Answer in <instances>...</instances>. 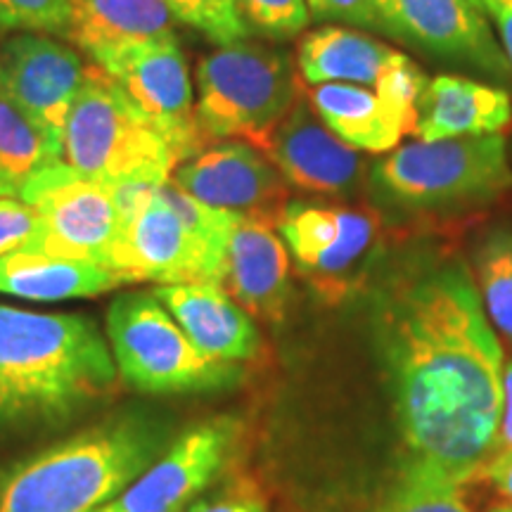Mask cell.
<instances>
[{"instance_id":"6da1fadb","label":"cell","mask_w":512,"mask_h":512,"mask_svg":"<svg viewBox=\"0 0 512 512\" xmlns=\"http://www.w3.org/2000/svg\"><path fill=\"white\" fill-rule=\"evenodd\" d=\"M373 325L401 475L467 484L494 456L505 363L470 271L451 256H415L377 290Z\"/></svg>"},{"instance_id":"7a4b0ae2","label":"cell","mask_w":512,"mask_h":512,"mask_svg":"<svg viewBox=\"0 0 512 512\" xmlns=\"http://www.w3.org/2000/svg\"><path fill=\"white\" fill-rule=\"evenodd\" d=\"M117 380L110 347L86 316L0 304V418L62 415Z\"/></svg>"},{"instance_id":"3957f363","label":"cell","mask_w":512,"mask_h":512,"mask_svg":"<svg viewBox=\"0 0 512 512\" xmlns=\"http://www.w3.org/2000/svg\"><path fill=\"white\" fill-rule=\"evenodd\" d=\"M166 427L147 415L105 422L0 475V512H98L162 451Z\"/></svg>"},{"instance_id":"277c9868","label":"cell","mask_w":512,"mask_h":512,"mask_svg":"<svg viewBox=\"0 0 512 512\" xmlns=\"http://www.w3.org/2000/svg\"><path fill=\"white\" fill-rule=\"evenodd\" d=\"M368 185L384 207L411 214L494 202L512 188L508 140L494 133L399 145L370 164Z\"/></svg>"},{"instance_id":"5b68a950","label":"cell","mask_w":512,"mask_h":512,"mask_svg":"<svg viewBox=\"0 0 512 512\" xmlns=\"http://www.w3.org/2000/svg\"><path fill=\"white\" fill-rule=\"evenodd\" d=\"M197 124L207 145L245 140L259 150L302 93L285 50L240 41L197 64Z\"/></svg>"},{"instance_id":"8992f818","label":"cell","mask_w":512,"mask_h":512,"mask_svg":"<svg viewBox=\"0 0 512 512\" xmlns=\"http://www.w3.org/2000/svg\"><path fill=\"white\" fill-rule=\"evenodd\" d=\"M62 162L81 176L114 185L126 178L171 181L176 162L124 88L98 64H88L69 110Z\"/></svg>"},{"instance_id":"52a82bcc","label":"cell","mask_w":512,"mask_h":512,"mask_svg":"<svg viewBox=\"0 0 512 512\" xmlns=\"http://www.w3.org/2000/svg\"><path fill=\"white\" fill-rule=\"evenodd\" d=\"M114 363L140 392H202L226 387L240 377L235 363L204 356L155 292H131L114 299L107 311Z\"/></svg>"},{"instance_id":"ba28073f","label":"cell","mask_w":512,"mask_h":512,"mask_svg":"<svg viewBox=\"0 0 512 512\" xmlns=\"http://www.w3.org/2000/svg\"><path fill=\"white\" fill-rule=\"evenodd\" d=\"M19 197L38 214V228L24 249L112 271L121 226L105 183L81 176L62 159H53L24 181Z\"/></svg>"},{"instance_id":"9c48e42d","label":"cell","mask_w":512,"mask_h":512,"mask_svg":"<svg viewBox=\"0 0 512 512\" xmlns=\"http://www.w3.org/2000/svg\"><path fill=\"white\" fill-rule=\"evenodd\" d=\"M223 252L226 247L188 228L157 190L121 226L112 271L126 283L221 285Z\"/></svg>"},{"instance_id":"30bf717a","label":"cell","mask_w":512,"mask_h":512,"mask_svg":"<svg viewBox=\"0 0 512 512\" xmlns=\"http://www.w3.org/2000/svg\"><path fill=\"white\" fill-rule=\"evenodd\" d=\"M275 228L299 273L320 294H344L377 242L375 216L339 204L287 202Z\"/></svg>"},{"instance_id":"8fae6325","label":"cell","mask_w":512,"mask_h":512,"mask_svg":"<svg viewBox=\"0 0 512 512\" xmlns=\"http://www.w3.org/2000/svg\"><path fill=\"white\" fill-rule=\"evenodd\" d=\"M377 15L380 31L422 53L510 79L482 0H377Z\"/></svg>"},{"instance_id":"7c38bea8","label":"cell","mask_w":512,"mask_h":512,"mask_svg":"<svg viewBox=\"0 0 512 512\" xmlns=\"http://www.w3.org/2000/svg\"><path fill=\"white\" fill-rule=\"evenodd\" d=\"M107 74L162 136L176 166L209 147L197 124L195 91L176 36L133 50Z\"/></svg>"},{"instance_id":"4fadbf2b","label":"cell","mask_w":512,"mask_h":512,"mask_svg":"<svg viewBox=\"0 0 512 512\" xmlns=\"http://www.w3.org/2000/svg\"><path fill=\"white\" fill-rule=\"evenodd\" d=\"M235 441L238 425L228 418L190 427L98 512H181L221 475Z\"/></svg>"},{"instance_id":"5bb4252c","label":"cell","mask_w":512,"mask_h":512,"mask_svg":"<svg viewBox=\"0 0 512 512\" xmlns=\"http://www.w3.org/2000/svg\"><path fill=\"white\" fill-rule=\"evenodd\" d=\"M0 69L53 155L62 159L64 126L86 74L79 53L50 36L17 31L0 43Z\"/></svg>"},{"instance_id":"9a60e30c","label":"cell","mask_w":512,"mask_h":512,"mask_svg":"<svg viewBox=\"0 0 512 512\" xmlns=\"http://www.w3.org/2000/svg\"><path fill=\"white\" fill-rule=\"evenodd\" d=\"M171 183L207 207L230 214H256L275 221L285 207L287 183L259 147L221 140L178 164Z\"/></svg>"},{"instance_id":"2e32d148","label":"cell","mask_w":512,"mask_h":512,"mask_svg":"<svg viewBox=\"0 0 512 512\" xmlns=\"http://www.w3.org/2000/svg\"><path fill=\"white\" fill-rule=\"evenodd\" d=\"M287 185L313 195L347 197L368 181L370 164L361 152L337 138L311 102L299 98L264 145Z\"/></svg>"},{"instance_id":"e0dca14e","label":"cell","mask_w":512,"mask_h":512,"mask_svg":"<svg viewBox=\"0 0 512 512\" xmlns=\"http://www.w3.org/2000/svg\"><path fill=\"white\" fill-rule=\"evenodd\" d=\"M221 287L261 323H283L292 302L290 252L268 216L235 214L223 252Z\"/></svg>"},{"instance_id":"ac0fdd59","label":"cell","mask_w":512,"mask_h":512,"mask_svg":"<svg viewBox=\"0 0 512 512\" xmlns=\"http://www.w3.org/2000/svg\"><path fill=\"white\" fill-rule=\"evenodd\" d=\"M174 19L164 0H69L64 36L110 72L133 50L174 36Z\"/></svg>"},{"instance_id":"d6986e66","label":"cell","mask_w":512,"mask_h":512,"mask_svg":"<svg viewBox=\"0 0 512 512\" xmlns=\"http://www.w3.org/2000/svg\"><path fill=\"white\" fill-rule=\"evenodd\" d=\"M155 297L204 356L240 363L261 351L254 318L221 285H159Z\"/></svg>"},{"instance_id":"ffe728a7","label":"cell","mask_w":512,"mask_h":512,"mask_svg":"<svg viewBox=\"0 0 512 512\" xmlns=\"http://www.w3.org/2000/svg\"><path fill=\"white\" fill-rule=\"evenodd\" d=\"M512 121V102L503 88L465 79L434 76L418 100L415 138L422 143L479 138L501 133Z\"/></svg>"},{"instance_id":"44dd1931","label":"cell","mask_w":512,"mask_h":512,"mask_svg":"<svg viewBox=\"0 0 512 512\" xmlns=\"http://www.w3.org/2000/svg\"><path fill=\"white\" fill-rule=\"evenodd\" d=\"M406 60V55L387 43L339 24L309 31L297 48L299 76L309 86L349 83L377 91Z\"/></svg>"},{"instance_id":"7402d4cb","label":"cell","mask_w":512,"mask_h":512,"mask_svg":"<svg viewBox=\"0 0 512 512\" xmlns=\"http://www.w3.org/2000/svg\"><path fill=\"white\" fill-rule=\"evenodd\" d=\"M309 102L318 119L354 150L368 155H387L413 133L418 119L399 110L373 88L349 83L313 86Z\"/></svg>"},{"instance_id":"603a6c76","label":"cell","mask_w":512,"mask_h":512,"mask_svg":"<svg viewBox=\"0 0 512 512\" xmlns=\"http://www.w3.org/2000/svg\"><path fill=\"white\" fill-rule=\"evenodd\" d=\"M126 285L119 273L86 261L60 259L31 249L0 256V294L27 302H64L112 292Z\"/></svg>"},{"instance_id":"cb8c5ba5","label":"cell","mask_w":512,"mask_h":512,"mask_svg":"<svg viewBox=\"0 0 512 512\" xmlns=\"http://www.w3.org/2000/svg\"><path fill=\"white\" fill-rule=\"evenodd\" d=\"M53 159L57 157L46 136L12 95L0 69V171L22 188L36 169Z\"/></svg>"},{"instance_id":"d4e9b609","label":"cell","mask_w":512,"mask_h":512,"mask_svg":"<svg viewBox=\"0 0 512 512\" xmlns=\"http://www.w3.org/2000/svg\"><path fill=\"white\" fill-rule=\"evenodd\" d=\"M477 292L486 318L512 347V233L491 230L475 256Z\"/></svg>"},{"instance_id":"484cf974","label":"cell","mask_w":512,"mask_h":512,"mask_svg":"<svg viewBox=\"0 0 512 512\" xmlns=\"http://www.w3.org/2000/svg\"><path fill=\"white\" fill-rule=\"evenodd\" d=\"M382 512H508L498 505L479 508L467 484L401 475L399 484L382 505Z\"/></svg>"},{"instance_id":"4316f807","label":"cell","mask_w":512,"mask_h":512,"mask_svg":"<svg viewBox=\"0 0 512 512\" xmlns=\"http://www.w3.org/2000/svg\"><path fill=\"white\" fill-rule=\"evenodd\" d=\"M178 22L188 24L216 46L247 41L249 27L240 15L238 0H164Z\"/></svg>"},{"instance_id":"83f0119b","label":"cell","mask_w":512,"mask_h":512,"mask_svg":"<svg viewBox=\"0 0 512 512\" xmlns=\"http://www.w3.org/2000/svg\"><path fill=\"white\" fill-rule=\"evenodd\" d=\"M238 8L249 31H259L273 41L299 36L311 22L306 0H238Z\"/></svg>"},{"instance_id":"f1b7e54d","label":"cell","mask_w":512,"mask_h":512,"mask_svg":"<svg viewBox=\"0 0 512 512\" xmlns=\"http://www.w3.org/2000/svg\"><path fill=\"white\" fill-rule=\"evenodd\" d=\"M69 0H0V31L64 34Z\"/></svg>"},{"instance_id":"f546056e","label":"cell","mask_w":512,"mask_h":512,"mask_svg":"<svg viewBox=\"0 0 512 512\" xmlns=\"http://www.w3.org/2000/svg\"><path fill=\"white\" fill-rule=\"evenodd\" d=\"M38 214L15 197H0V256L24 249L34 238Z\"/></svg>"},{"instance_id":"4dcf8cb0","label":"cell","mask_w":512,"mask_h":512,"mask_svg":"<svg viewBox=\"0 0 512 512\" xmlns=\"http://www.w3.org/2000/svg\"><path fill=\"white\" fill-rule=\"evenodd\" d=\"M311 15L330 22H342V27L380 31L377 0H306Z\"/></svg>"},{"instance_id":"1f68e13d","label":"cell","mask_w":512,"mask_h":512,"mask_svg":"<svg viewBox=\"0 0 512 512\" xmlns=\"http://www.w3.org/2000/svg\"><path fill=\"white\" fill-rule=\"evenodd\" d=\"M470 482L489 491L491 503L512 512V451L491 456Z\"/></svg>"},{"instance_id":"d6a6232c","label":"cell","mask_w":512,"mask_h":512,"mask_svg":"<svg viewBox=\"0 0 512 512\" xmlns=\"http://www.w3.org/2000/svg\"><path fill=\"white\" fill-rule=\"evenodd\" d=\"M190 512H268V508L252 482H238L228 486L223 494L195 505Z\"/></svg>"},{"instance_id":"836d02e7","label":"cell","mask_w":512,"mask_h":512,"mask_svg":"<svg viewBox=\"0 0 512 512\" xmlns=\"http://www.w3.org/2000/svg\"><path fill=\"white\" fill-rule=\"evenodd\" d=\"M512 451V358H505L503 363V411L498 422L494 456L498 453Z\"/></svg>"},{"instance_id":"e575fe53","label":"cell","mask_w":512,"mask_h":512,"mask_svg":"<svg viewBox=\"0 0 512 512\" xmlns=\"http://www.w3.org/2000/svg\"><path fill=\"white\" fill-rule=\"evenodd\" d=\"M486 15L496 24L498 43L512 72V0H482Z\"/></svg>"},{"instance_id":"d590c367","label":"cell","mask_w":512,"mask_h":512,"mask_svg":"<svg viewBox=\"0 0 512 512\" xmlns=\"http://www.w3.org/2000/svg\"><path fill=\"white\" fill-rule=\"evenodd\" d=\"M12 195H19V188L3 174V171H0V197H12Z\"/></svg>"},{"instance_id":"8d00e7d4","label":"cell","mask_w":512,"mask_h":512,"mask_svg":"<svg viewBox=\"0 0 512 512\" xmlns=\"http://www.w3.org/2000/svg\"><path fill=\"white\" fill-rule=\"evenodd\" d=\"M508 152L512 155V138H510V143H508Z\"/></svg>"}]
</instances>
